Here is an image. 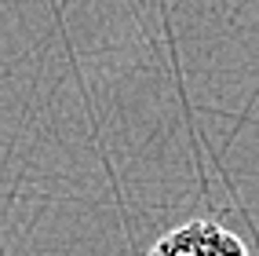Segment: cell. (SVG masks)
Wrapping results in <instances>:
<instances>
[{
	"mask_svg": "<svg viewBox=\"0 0 259 256\" xmlns=\"http://www.w3.org/2000/svg\"><path fill=\"white\" fill-rule=\"evenodd\" d=\"M146 256H248V245L215 220H190L161 234Z\"/></svg>",
	"mask_w": 259,
	"mask_h": 256,
	"instance_id": "6da1fadb",
	"label": "cell"
}]
</instances>
